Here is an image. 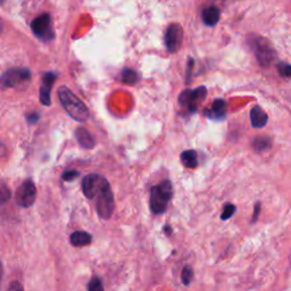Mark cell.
<instances>
[{"label": "cell", "instance_id": "6da1fadb", "mask_svg": "<svg viewBox=\"0 0 291 291\" xmlns=\"http://www.w3.org/2000/svg\"><path fill=\"white\" fill-rule=\"evenodd\" d=\"M57 94L63 107L65 108L67 114L73 119L83 123L89 118V109L87 108L85 103L80 98H77V96L74 95L67 87H59Z\"/></svg>", "mask_w": 291, "mask_h": 291}, {"label": "cell", "instance_id": "7a4b0ae2", "mask_svg": "<svg viewBox=\"0 0 291 291\" xmlns=\"http://www.w3.org/2000/svg\"><path fill=\"white\" fill-rule=\"evenodd\" d=\"M173 196V187L169 180L160 182L151 188L149 207L156 215L163 214L168 210V205Z\"/></svg>", "mask_w": 291, "mask_h": 291}, {"label": "cell", "instance_id": "3957f363", "mask_svg": "<svg viewBox=\"0 0 291 291\" xmlns=\"http://www.w3.org/2000/svg\"><path fill=\"white\" fill-rule=\"evenodd\" d=\"M31 81V72L25 67L9 68L0 77V85L4 88L25 87Z\"/></svg>", "mask_w": 291, "mask_h": 291}, {"label": "cell", "instance_id": "277c9868", "mask_svg": "<svg viewBox=\"0 0 291 291\" xmlns=\"http://www.w3.org/2000/svg\"><path fill=\"white\" fill-rule=\"evenodd\" d=\"M95 199L97 213H98L100 218L104 220H108L112 218L115 209V201L112 189H110L108 182L105 184L104 188L99 191Z\"/></svg>", "mask_w": 291, "mask_h": 291}, {"label": "cell", "instance_id": "5b68a950", "mask_svg": "<svg viewBox=\"0 0 291 291\" xmlns=\"http://www.w3.org/2000/svg\"><path fill=\"white\" fill-rule=\"evenodd\" d=\"M254 52H255L257 62L263 67L270 66L275 61L276 54L274 49L272 48L269 41L265 39L257 38V40L254 41Z\"/></svg>", "mask_w": 291, "mask_h": 291}, {"label": "cell", "instance_id": "8992f818", "mask_svg": "<svg viewBox=\"0 0 291 291\" xmlns=\"http://www.w3.org/2000/svg\"><path fill=\"white\" fill-rule=\"evenodd\" d=\"M31 27L35 36H38L39 39L44 41H52L54 39L55 33L49 14H43V15L36 17L32 22Z\"/></svg>", "mask_w": 291, "mask_h": 291}, {"label": "cell", "instance_id": "52a82bcc", "mask_svg": "<svg viewBox=\"0 0 291 291\" xmlns=\"http://www.w3.org/2000/svg\"><path fill=\"white\" fill-rule=\"evenodd\" d=\"M183 41V29L178 23L171 24L165 32V46L168 52L174 54L179 52Z\"/></svg>", "mask_w": 291, "mask_h": 291}, {"label": "cell", "instance_id": "ba28073f", "mask_svg": "<svg viewBox=\"0 0 291 291\" xmlns=\"http://www.w3.org/2000/svg\"><path fill=\"white\" fill-rule=\"evenodd\" d=\"M108 181L98 174H89L83 179L82 190L88 199H95L99 191Z\"/></svg>", "mask_w": 291, "mask_h": 291}, {"label": "cell", "instance_id": "9c48e42d", "mask_svg": "<svg viewBox=\"0 0 291 291\" xmlns=\"http://www.w3.org/2000/svg\"><path fill=\"white\" fill-rule=\"evenodd\" d=\"M207 95V89L205 87H199L195 90L187 89L184 90L179 97V103L184 107H187L191 113L197 112L198 101L204 99Z\"/></svg>", "mask_w": 291, "mask_h": 291}, {"label": "cell", "instance_id": "30bf717a", "mask_svg": "<svg viewBox=\"0 0 291 291\" xmlns=\"http://www.w3.org/2000/svg\"><path fill=\"white\" fill-rule=\"evenodd\" d=\"M36 198V188L34 183L31 180H26V181L21 184V187L17 189L16 192V202L18 206L23 207V209H27L34 204Z\"/></svg>", "mask_w": 291, "mask_h": 291}, {"label": "cell", "instance_id": "8fae6325", "mask_svg": "<svg viewBox=\"0 0 291 291\" xmlns=\"http://www.w3.org/2000/svg\"><path fill=\"white\" fill-rule=\"evenodd\" d=\"M55 81H56V74L53 72L46 73L43 77V83H41L40 88V100L45 106H50V104H52L50 91H52V87Z\"/></svg>", "mask_w": 291, "mask_h": 291}, {"label": "cell", "instance_id": "7c38bea8", "mask_svg": "<svg viewBox=\"0 0 291 291\" xmlns=\"http://www.w3.org/2000/svg\"><path fill=\"white\" fill-rule=\"evenodd\" d=\"M75 137L78 144L85 149H92L96 146L95 138L92 137L91 133L86 128H77L75 131Z\"/></svg>", "mask_w": 291, "mask_h": 291}, {"label": "cell", "instance_id": "4fadbf2b", "mask_svg": "<svg viewBox=\"0 0 291 291\" xmlns=\"http://www.w3.org/2000/svg\"><path fill=\"white\" fill-rule=\"evenodd\" d=\"M267 117L266 113L263 110L260 106H255V107H253L251 110V122H252V126L256 129H261V128H264L267 123Z\"/></svg>", "mask_w": 291, "mask_h": 291}, {"label": "cell", "instance_id": "5bb4252c", "mask_svg": "<svg viewBox=\"0 0 291 291\" xmlns=\"http://www.w3.org/2000/svg\"><path fill=\"white\" fill-rule=\"evenodd\" d=\"M220 16L221 13L218 7L211 6L202 11V22H204L207 26H214L218 24V22L220 21Z\"/></svg>", "mask_w": 291, "mask_h": 291}, {"label": "cell", "instance_id": "9a60e30c", "mask_svg": "<svg viewBox=\"0 0 291 291\" xmlns=\"http://www.w3.org/2000/svg\"><path fill=\"white\" fill-rule=\"evenodd\" d=\"M226 112V104L224 100L222 99H216L214 100L213 105H212V108L210 110H207V114L211 118L214 119H221L224 117Z\"/></svg>", "mask_w": 291, "mask_h": 291}, {"label": "cell", "instance_id": "2e32d148", "mask_svg": "<svg viewBox=\"0 0 291 291\" xmlns=\"http://www.w3.org/2000/svg\"><path fill=\"white\" fill-rule=\"evenodd\" d=\"M70 240L74 247H83L92 241V237L85 231H75L71 234Z\"/></svg>", "mask_w": 291, "mask_h": 291}, {"label": "cell", "instance_id": "e0dca14e", "mask_svg": "<svg viewBox=\"0 0 291 291\" xmlns=\"http://www.w3.org/2000/svg\"><path fill=\"white\" fill-rule=\"evenodd\" d=\"M181 160L183 165L188 169H196L198 166V157L195 150H186L181 154Z\"/></svg>", "mask_w": 291, "mask_h": 291}, {"label": "cell", "instance_id": "ac0fdd59", "mask_svg": "<svg viewBox=\"0 0 291 291\" xmlns=\"http://www.w3.org/2000/svg\"><path fill=\"white\" fill-rule=\"evenodd\" d=\"M121 80L123 83H126V85H136V83L139 81V75H138V73L132 70V68H124L122 71L121 74Z\"/></svg>", "mask_w": 291, "mask_h": 291}, {"label": "cell", "instance_id": "d6986e66", "mask_svg": "<svg viewBox=\"0 0 291 291\" xmlns=\"http://www.w3.org/2000/svg\"><path fill=\"white\" fill-rule=\"evenodd\" d=\"M271 145H272V141L270 138H267V137H258L255 140H254V144H253L254 149H255L257 152H262V151L270 149Z\"/></svg>", "mask_w": 291, "mask_h": 291}, {"label": "cell", "instance_id": "ffe728a7", "mask_svg": "<svg viewBox=\"0 0 291 291\" xmlns=\"http://www.w3.org/2000/svg\"><path fill=\"white\" fill-rule=\"evenodd\" d=\"M193 278V270L190 265H186L183 267L182 273H181V280L184 285H189Z\"/></svg>", "mask_w": 291, "mask_h": 291}, {"label": "cell", "instance_id": "44dd1931", "mask_svg": "<svg viewBox=\"0 0 291 291\" xmlns=\"http://www.w3.org/2000/svg\"><path fill=\"white\" fill-rule=\"evenodd\" d=\"M235 210H237V207H235L234 205L232 204H226L224 206V210L223 212H222V214H221V220L222 221H226V220H229L231 216H232L234 213H235Z\"/></svg>", "mask_w": 291, "mask_h": 291}, {"label": "cell", "instance_id": "7402d4cb", "mask_svg": "<svg viewBox=\"0 0 291 291\" xmlns=\"http://www.w3.org/2000/svg\"><path fill=\"white\" fill-rule=\"evenodd\" d=\"M88 291H104L103 283H101V280L99 278H92L90 280L89 284H88Z\"/></svg>", "mask_w": 291, "mask_h": 291}, {"label": "cell", "instance_id": "603a6c76", "mask_svg": "<svg viewBox=\"0 0 291 291\" xmlns=\"http://www.w3.org/2000/svg\"><path fill=\"white\" fill-rule=\"evenodd\" d=\"M12 192L9 190V188L5 184H2L0 186V204H5L7 202L9 199H11Z\"/></svg>", "mask_w": 291, "mask_h": 291}, {"label": "cell", "instance_id": "cb8c5ba5", "mask_svg": "<svg viewBox=\"0 0 291 291\" xmlns=\"http://www.w3.org/2000/svg\"><path fill=\"white\" fill-rule=\"evenodd\" d=\"M278 70L282 76L291 77V65H289V64H284V63L280 64V65L278 66Z\"/></svg>", "mask_w": 291, "mask_h": 291}, {"label": "cell", "instance_id": "d4e9b609", "mask_svg": "<svg viewBox=\"0 0 291 291\" xmlns=\"http://www.w3.org/2000/svg\"><path fill=\"white\" fill-rule=\"evenodd\" d=\"M80 173L77 172V171H66L65 173L63 174V180H65V181H72V180L76 179Z\"/></svg>", "mask_w": 291, "mask_h": 291}, {"label": "cell", "instance_id": "484cf974", "mask_svg": "<svg viewBox=\"0 0 291 291\" xmlns=\"http://www.w3.org/2000/svg\"><path fill=\"white\" fill-rule=\"evenodd\" d=\"M7 291H24V288H23V285L20 282L14 281V282H12L11 285L8 287Z\"/></svg>", "mask_w": 291, "mask_h": 291}, {"label": "cell", "instance_id": "4316f807", "mask_svg": "<svg viewBox=\"0 0 291 291\" xmlns=\"http://www.w3.org/2000/svg\"><path fill=\"white\" fill-rule=\"evenodd\" d=\"M260 213H261V202H256V204H255V209H254L253 220H252L253 223H255V222L257 221L258 216H260Z\"/></svg>", "mask_w": 291, "mask_h": 291}, {"label": "cell", "instance_id": "83f0119b", "mask_svg": "<svg viewBox=\"0 0 291 291\" xmlns=\"http://www.w3.org/2000/svg\"><path fill=\"white\" fill-rule=\"evenodd\" d=\"M26 118H27V121H29L31 124H34V123L38 122L39 115H38V113H31V114L27 115Z\"/></svg>", "mask_w": 291, "mask_h": 291}, {"label": "cell", "instance_id": "f1b7e54d", "mask_svg": "<svg viewBox=\"0 0 291 291\" xmlns=\"http://www.w3.org/2000/svg\"><path fill=\"white\" fill-rule=\"evenodd\" d=\"M3 274H4V270H3V264H2V261H0V287H2V281H3Z\"/></svg>", "mask_w": 291, "mask_h": 291}, {"label": "cell", "instance_id": "f546056e", "mask_svg": "<svg viewBox=\"0 0 291 291\" xmlns=\"http://www.w3.org/2000/svg\"><path fill=\"white\" fill-rule=\"evenodd\" d=\"M5 152H6V148H5L2 142H0V156H4Z\"/></svg>", "mask_w": 291, "mask_h": 291}, {"label": "cell", "instance_id": "4dcf8cb0", "mask_svg": "<svg viewBox=\"0 0 291 291\" xmlns=\"http://www.w3.org/2000/svg\"><path fill=\"white\" fill-rule=\"evenodd\" d=\"M165 232L168 233V234H172V229H171V226H169V225H166L165 226Z\"/></svg>", "mask_w": 291, "mask_h": 291}]
</instances>
